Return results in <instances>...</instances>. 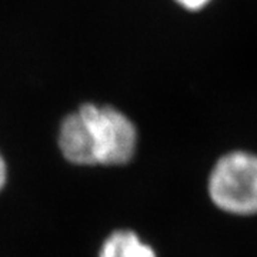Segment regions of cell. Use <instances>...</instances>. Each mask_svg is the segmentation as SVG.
<instances>
[{
	"label": "cell",
	"instance_id": "6da1fadb",
	"mask_svg": "<svg viewBox=\"0 0 257 257\" xmlns=\"http://www.w3.org/2000/svg\"><path fill=\"white\" fill-rule=\"evenodd\" d=\"M59 146L74 165H126L138 147V128L114 107L86 103L64 117Z\"/></svg>",
	"mask_w": 257,
	"mask_h": 257
},
{
	"label": "cell",
	"instance_id": "7a4b0ae2",
	"mask_svg": "<svg viewBox=\"0 0 257 257\" xmlns=\"http://www.w3.org/2000/svg\"><path fill=\"white\" fill-rule=\"evenodd\" d=\"M206 190L211 204L233 217L257 216V153L236 149L211 166Z\"/></svg>",
	"mask_w": 257,
	"mask_h": 257
},
{
	"label": "cell",
	"instance_id": "3957f363",
	"mask_svg": "<svg viewBox=\"0 0 257 257\" xmlns=\"http://www.w3.org/2000/svg\"><path fill=\"white\" fill-rule=\"evenodd\" d=\"M99 257H157L155 248L132 230H119L104 241Z\"/></svg>",
	"mask_w": 257,
	"mask_h": 257
},
{
	"label": "cell",
	"instance_id": "277c9868",
	"mask_svg": "<svg viewBox=\"0 0 257 257\" xmlns=\"http://www.w3.org/2000/svg\"><path fill=\"white\" fill-rule=\"evenodd\" d=\"M179 6H182L183 9L189 10V12H197L206 8L211 0H175Z\"/></svg>",
	"mask_w": 257,
	"mask_h": 257
},
{
	"label": "cell",
	"instance_id": "5b68a950",
	"mask_svg": "<svg viewBox=\"0 0 257 257\" xmlns=\"http://www.w3.org/2000/svg\"><path fill=\"white\" fill-rule=\"evenodd\" d=\"M5 183H6V163L0 155V190L3 189Z\"/></svg>",
	"mask_w": 257,
	"mask_h": 257
}]
</instances>
